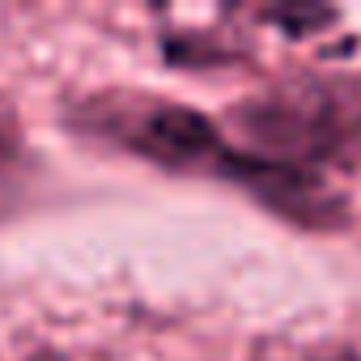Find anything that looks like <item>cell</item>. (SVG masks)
Returning a JSON list of instances; mask_svg holds the SVG:
<instances>
[{
    "label": "cell",
    "instance_id": "4",
    "mask_svg": "<svg viewBox=\"0 0 361 361\" xmlns=\"http://www.w3.org/2000/svg\"><path fill=\"white\" fill-rule=\"evenodd\" d=\"M35 361H60V357H51V353H43V357H35Z\"/></svg>",
    "mask_w": 361,
    "mask_h": 361
},
{
    "label": "cell",
    "instance_id": "2",
    "mask_svg": "<svg viewBox=\"0 0 361 361\" xmlns=\"http://www.w3.org/2000/svg\"><path fill=\"white\" fill-rule=\"evenodd\" d=\"M102 128L119 132V140H128L132 149H140L145 157H157L166 166H200V161H230L226 149L217 145V132L192 115V111H178L170 102H111L102 106Z\"/></svg>",
    "mask_w": 361,
    "mask_h": 361
},
{
    "label": "cell",
    "instance_id": "1",
    "mask_svg": "<svg viewBox=\"0 0 361 361\" xmlns=\"http://www.w3.org/2000/svg\"><path fill=\"white\" fill-rule=\"evenodd\" d=\"M247 157L238 166L251 178H285L340 161L361 136V102L340 81H285L234 111Z\"/></svg>",
    "mask_w": 361,
    "mask_h": 361
},
{
    "label": "cell",
    "instance_id": "3",
    "mask_svg": "<svg viewBox=\"0 0 361 361\" xmlns=\"http://www.w3.org/2000/svg\"><path fill=\"white\" fill-rule=\"evenodd\" d=\"M264 361H357L353 353H336V357H289V353H281V348H272V353H264Z\"/></svg>",
    "mask_w": 361,
    "mask_h": 361
}]
</instances>
